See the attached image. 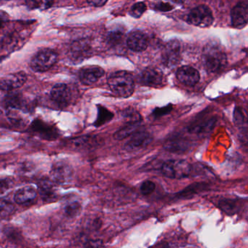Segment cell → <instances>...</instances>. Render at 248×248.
<instances>
[{
    "label": "cell",
    "mask_w": 248,
    "mask_h": 248,
    "mask_svg": "<svg viewBox=\"0 0 248 248\" xmlns=\"http://www.w3.org/2000/svg\"><path fill=\"white\" fill-rule=\"evenodd\" d=\"M162 174L167 178L181 179L190 175L191 166L187 161L183 159H172L165 162L162 165Z\"/></svg>",
    "instance_id": "277c9868"
},
{
    "label": "cell",
    "mask_w": 248,
    "mask_h": 248,
    "mask_svg": "<svg viewBox=\"0 0 248 248\" xmlns=\"http://www.w3.org/2000/svg\"><path fill=\"white\" fill-rule=\"evenodd\" d=\"M8 188V183L7 182L6 180H5V181L3 180H2V182H1V191L2 193L4 192L5 190H7Z\"/></svg>",
    "instance_id": "836d02e7"
},
{
    "label": "cell",
    "mask_w": 248,
    "mask_h": 248,
    "mask_svg": "<svg viewBox=\"0 0 248 248\" xmlns=\"http://www.w3.org/2000/svg\"><path fill=\"white\" fill-rule=\"evenodd\" d=\"M50 98L53 103L60 108L68 107L72 100L70 88L66 84H56L50 91Z\"/></svg>",
    "instance_id": "52a82bcc"
},
{
    "label": "cell",
    "mask_w": 248,
    "mask_h": 248,
    "mask_svg": "<svg viewBox=\"0 0 248 248\" xmlns=\"http://www.w3.org/2000/svg\"><path fill=\"white\" fill-rule=\"evenodd\" d=\"M213 16L211 10L207 5H199L193 8L188 16L187 22L195 27L206 28L210 27L213 23Z\"/></svg>",
    "instance_id": "5b68a950"
},
{
    "label": "cell",
    "mask_w": 248,
    "mask_h": 248,
    "mask_svg": "<svg viewBox=\"0 0 248 248\" xmlns=\"http://www.w3.org/2000/svg\"><path fill=\"white\" fill-rule=\"evenodd\" d=\"M89 52V47L87 43L84 42L75 43L71 48V56L74 58V60H82V58L88 55Z\"/></svg>",
    "instance_id": "ac0fdd59"
},
{
    "label": "cell",
    "mask_w": 248,
    "mask_h": 248,
    "mask_svg": "<svg viewBox=\"0 0 248 248\" xmlns=\"http://www.w3.org/2000/svg\"><path fill=\"white\" fill-rule=\"evenodd\" d=\"M113 114L110 111H108L107 108L104 107H98V119L95 122V125L98 127L104 124V123H108V121L112 119Z\"/></svg>",
    "instance_id": "44dd1931"
},
{
    "label": "cell",
    "mask_w": 248,
    "mask_h": 248,
    "mask_svg": "<svg viewBox=\"0 0 248 248\" xmlns=\"http://www.w3.org/2000/svg\"><path fill=\"white\" fill-rule=\"evenodd\" d=\"M205 188V187H204L203 184H194V185L188 187V188H186L184 191L181 193V195L183 197H185V196H189V194L192 193L193 191L197 193V191H201L202 188Z\"/></svg>",
    "instance_id": "f1b7e54d"
},
{
    "label": "cell",
    "mask_w": 248,
    "mask_h": 248,
    "mask_svg": "<svg viewBox=\"0 0 248 248\" xmlns=\"http://www.w3.org/2000/svg\"><path fill=\"white\" fill-rule=\"evenodd\" d=\"M188 147L186 142L181 140V139H170L165 145V149L171 152H176V153L185 152Z\"/></svg>",
    "instance_id": "d6986e66"
},
{
    "label": "cell",
    "mask_w": 248,
    "mask_h": 248,
    "mask_svg": "<svg viewBox=\"0 0 248 248\" xmlns=\"http://www.w3.org/2000/svg\"><path fill=\"white\" fill-rule=\"evenodd\" d=\"M177 79L187 86H194L200 79V73L197 69L189 66H181L176 73Z\"/></svg>",
    "instance_id": "5bb4252c"
},
{
    "label": "cell",
    "mask_w": 248,
    "mask_h": 248,
    "mask_svg": "<svg viewBox=\"0 0 248 248\" xmlns=\"http://www.w3.org/2000/svg\"><path fill=\"white\" fill-rule=\"evenodd\" d=\"M27 80L25 72H19L8 75L0 81V88L2 91H11L22 87Z\"/></svg>",
    "instance_id": "7c38bea8"
},
{
    "label": "cell",
    "mask_w": 248,
    "mask_h": 248,
    "mask_svg": "<svg viewBox=\"0 0 248 248\" xmlns=\"http://www.w3.org/2000/svg\"><path fill=\"white\" fill-rule=\"evenodd\" d=\"M104 70L98 66H85L79 72V78L83 85L89 86L99 80L104 75Z\"/></svg>",
    "instance_id": "8fae6325"
},
{
    "label": "cell",
    "mask_w": 248,
    "mask_h": 248,
    "mask_svg": "<svg viewBox=\"0 0 248 248\" xmlns=\"http://www.w3.org/2000/svg\"><path fill=\"white\" fill-rule=\"evenodd\" d=\"M155 9L162 12H168L173 9V6L168 2H159L155 5Z\"/></svg>",
    "instance_id": "4dcf8cb0"
},
{
    "label": "cell",
    "mask_w": 248,
    "mask_h": 248,
    "mask_svg": "<svg viewBox=\"0 0 248 248\" xmlns=\"http://www.w3.org/2000/svg\"><path fill=\"white\" fill-rule=\"evenodd\" d=\"M108 87L113 93L122 98H128L133 95L135 82L133 75L126 71L113 72L108 76Z\"/></svg>",
    "instance_id": "6da1fadb"
},
{
    "label": "cell",
    "mask_w": 248,
    "mask_h": 248,
    "mask_svg": "<svg viewBox=\"0 0 248 248\" xmlns=\"http://www.w3.org/2000/svg\"><path fill=\"white\" fill-rule=\"evenodd\" d=\"M162 80H163V75L162 72L154 68H146L140 73V82L146 86H159L162 84Z\"/></svg>",
    "instance_id": "9a60e30c"
},
{
    "label": "cell",
    "mask_w": 248,
    "mask_h": 248,
    "mask_svg": "<svg viewBox=\"0 0 248 248\" xmlns=\"http://www.w3.org/2000/svg\"><path fill=\"white\" fill-rule=\"evenodd\" d=\"M58 61V54L52 49L44 48L37 52L30 62L34 72H45L51 69Z\"/></svg>",
    "instance_id": "3957f363"
},
{
    "label": "cell",
    "mask_w": 248,
    "mask_h": 248,
    "mask_svg": "<svg viewBox=\"0 0 248 248\" xmlns=\"http://www.w3.org/2000/svg\"><path fill=\"white\" fill-rule=\"evenodd\" d=\"M202 62L207 72L216 73L226 66L227 57L221 47L217 45L210 44L204 47Z\"/></svg>",
    "instance_id": "7a4b0ae2"
},
{
    "label": "cell",
    "mask_w": 248,
    "mask_h": 248,
    "mask_svg": "<svg viewBox=\"0 0 248 248\" xmlns=\"http://www.w3.org/2000/svg\"><path fill=\"white\" fill-rule=\"evenodd\" d=\"M220 207L222 210L227 213V214L232 215L236 213V203L232 200H223L220 203Z\"/></svg>",
    "instance_id": "cb8c5ba5"
},
{
    "label": "cell",
    "mask_w": 248,
    "mask_h": 248,
    "mask_svg": "<svg viewBox=\"0 0 248 248\" xmlns=\"http://www.w3.org/2000/svg\"><path fill=\"white\" fill-rule=\"evenodd\" d=\"M172 106L169 105L163 107V108H156V109L155 110V111H154V114H155L156 117L165 115V114H168V113L172 110Z\"/></svg>",
    "instance_id": "1f68e13d"
},
{
    "label": "cell",
    "mask_w": 248,
    "mask_h": 248,
    "mask_svg": "<svg viewBox=\"0 0 248 248\" xmlns=\"http://www.w3.org/2000/svg\"><path fill=\"white\" fill-rule=\"evenodd\" d=\"M146 5L144 2H136L130 8V15L135 18H139L143 16V14L146 12Z\"/></svg>",
    "instance_id": "7402d4cb"
},
{
    "label": "cell",
    "mask_w": 248,
    "mask_h": 248,
    "mask_svg": "<svg viewBox=\"0 0 248 248\" xmlns=\"http://www.w3.org/2000/svg\"><path fill=\"white\" fill-rule=\"evenodd\" d=\"M39 191L43 200L46 201H53L56 199V191L50 182L42 183L39 186Z\"/></svg>",
    "instance_id": "ffe728a7"
},
{
    "label": "cell",
    "mask_w": 248,
    "mask_h": 248,
    "mask_svg": "<svg viewBox=\"0 0 248 248\" xmlns=\"http://www.w3.org/2000/svg\"><path fill=\"white\" fill-rule=\"evenodd\" d=\"M171 248V247L169 246V245H162V246L159 247V248Z\"/></svg>",
    "instance_id": "e575fe53"
},
{
    "label": "cell",
    "mask_w": 248,
    "mask_h": 248,
    "mask_svg": "<svg viewBox=\"0 0 248 248\" xmlns=\"http://www.w3.org/2000/svg\"><path fill=\"white\" fill-rule=\"evenodd\" d=\"M181 60V45L178 40L168 42L162 54V63L167 67H173L178 64Z\"/></svg>",
    "instance_id": "8992f818"
},
{
    "label": "cell",
    "mask_w": 248,
    "mask_h": 248,
    "mask_svg": "<svg viewBox=\"0 0 248 248\" xmlns=\"http://www.w3.org/2000/svg\"><path fill=\"white\" fill-rule=\"evenodd\" d=\"M152 141V136L149 132L144 130H138L124 144V149L127 152H137L147 146Z\"/></svg>",
    "instance_id": "ba28073f"
},
{
    "label": "cell",
    "mask_w": 248,
    "mask_h": 248,
    "mask_svg": "<svg viewBox=\"0 0 248 248\" xmlns=\"http://www.w3.org/2000/svg\"><path fill=\"white\" fill-rule=\"evenodd\" d=\"M231 21L234 28L241 29L248 24V3H238L231 12Z\"/></svg>",
    "instance_id": "4fadbf2b"
},
{
    "label": "cell",
    "mask_w": 248,
    "mask_h": 248,
    "mask_svg": "<svg viewBox=\"0 0 248 248\" xmlns=\"http://www.w3.org/2000/svg\"><path fill=\"white\" fill-rule=\"evenodd\" d=\"M123 34L119 31H110L107 37L108 43L110 45H117L123 40Z\"/></svg>",
    "instance_id": "4316f807"
},
{
    "label": "cell",
    "mask_w": 248,
    "mask_h": 248,
    "mask_svg": "<svg viewBox=\"0 0 248 248\" xmlns=\"http://www.w3.org/2000/svg\"><path fill=\"white\" fill-rule=\"evenodd\" d=\"M127 47L135 52H143L149 46V39L140 30H135L129 33L127 38Z\"/></svg>",
    "instance_id": "30bf717a"
},
{
    "label": "cell",
    "mask_w": 248,
    "mask_h": 248,
    "mask_svg": "<svg viewBox=\"0 0 248 248\" xmlns=\"http://www.w3.org/2000/svg\"><path fill=\"white\" fill-rule=\"evenodd\" d=\"M72 166L64 162H58L52 167L50 175L53 181L59 184H68L73 178Z\"/></svg>",
    "instance_id": "9c48e42d"
},
{
    "label": "cell",
    "mask_w": 248,
    "mask_h": 248,
    "mask_svg": "<svg viewBox=\"0 0 248 248\" xmlns=\"http://www.w3.org/2000/svg\"><path fill=\"white\" fill-rule=\"evenodd\" d=\"M155 183L152 181H146L141 184L140 186V192L143 194V195H149L152 194L155 191Z\"/></svg>",
    "instance_id": "83f0119b"
},
{
    "label": "cell",
    "mask_w": 248,
    "mask_h": 248,
    "mask_svg": "<svg viewBox=\"0 0 248 248\" xmlns=\"http://www.w3.org/2000/svg\"><path fill=\"white\" fill-rule=\"evenodd\" d=\"M37 191L33 187L24 186L20 188L14 195V200L18 204H28L37 198Z\"/></svg>",
    "instance_id": "2e32d148"
},
{
    "label": "cell",
    "mask_w": 248,
    "mask_h": 248,
    "mask_svg": "<svg viewBox=\"0 0 248 248\" xmlns=\"http://www.w3.org/2000/svg\"><path fill=\"white\" fill-rule=\"evenodd\" d=\"M85 248H105V246L101 239H91L87 242Z\"/></svg>",
    "instance_id": "f546056e"
},
{
    "label": "cell",
    "mask_w": 248,
    "mask_h": 248,
    "mask_svg": "<svg viewBox=\"0 0 248 248\" xmlns=\"http://www.w3.org/2000/svg\"><path fill=\"white\" fill-rule=\"evenodd\" d=\"M94 141V139H91L89 136H82V137L78 138V139H74V146L77 148H85L91 145V142Z\"/></svg>",
    "instance_id": "484cf974"
},
{
    "label": "cell",
    "mask_w": 248,
    "mask_h": 248,
    "mask_svg": "<svg viewBox=\"0 0 248 248\" xmlns=\"http://www.w3.org/2000/svg\"><path fill=\"white\" fill-rule=\"evenodd\" d=\"M81 210H82L81 204L78 202H75L70 203L66 206L65 208V213L68 217H75L79 216Z\"/></svg>",
    "instance_id": "603a6c76"
},
{
    "label": "cell",
    "mask_w": 248,
    "mask_h": 248,
    "mask_svg": "<svg viewBox=\"0 0 248 248\" xmlns=\"http://www.w3.org/2000/svg\"><path fill=\"white\" fill-rule=\"evenodd\" d=\"M107 3V1H102V0H99V1H89V2H88V5H91V6L95 7H102Z\"/></svg>",
    "instance_id": "d6a6232c"
},
{
    "label": "cell",
    "mask_w": 248,
    "mask_h": 248,
    "mask_svg": "<svg viewBox=\"0 0 248 248\" xmlns=\"http://www.w3.org/2000/svg\"><path fill=\"white\" fill-rule=\"evenodd\" d=\"M1 217H5L10 216L14 210V206L11 202L6 200H2L1 201Z\"/></svg>",
    "instance_id": "d4e9b609"
},
{
    "label": "cell",
    "mask_w": 248,
    "mask_h": 248,
    "mask_svg": "<svg viewBox=\"0 0 248 248\" xmlns=\"http://www.w3.org/2000/svg\"><path fill=\"white\" fill-rule=\"evenodd\" d=\"M140 123L135 122H127L123 127L117 130L114 135V139L117 140H123L128 136H132L133 133L138 130V127L140 125Z\"/></svg>",
    "instance_id": "e0dca14e"
}]
</instances>
